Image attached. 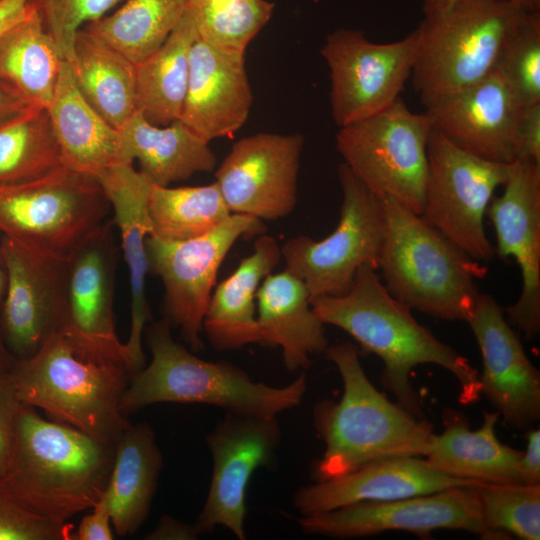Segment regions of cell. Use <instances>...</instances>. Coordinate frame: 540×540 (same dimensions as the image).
Masks as SVG:
<instances>
[{
    "instance_id": "1",
    "label": "cell",
    "mask_w": 540,
    "mask_h": 540,
    "mask_svg": "<svg viewBox=\"0 0 540 540\" xmlns=\"http://www.w3.org/2000/svg\"><path fill=\"white\" fill-rule=\"evenodd\" d=\"M311 306L324 325L346 331L359 350L382 360L383 387L412 415L425 418L421 399L410 381L412 370L421 364L449 371L458 382L460 403L479 400L478 370L420 324L411 309L388 291L376 269L361 266L347 292L315 297Z\"/></svg>"
},
{
    "instance_id": "2",
    "label": "cell",
    "mask_w": 540,
    "mask_h": 540,
    "mask_svg": "<svg viewBox=\"0 0 540 540\" xmlns=\"http://www.w3.org/2000/svg\"><path fill=\"white\" fill-rule=\"evenodd\" d=\"M115 445L43 418L23 405L0 489L57 522L91 509L104 495Z\"/></svg>"
},
{
    "instance_id": "3",
    "label": "cell",
    "mask_w": 540,
    "mask_h": 540,
    "mask_svg": "<svg viewBox=\"0 0 540 540\" xmlns=\"http://www.w3.org/2000/svg\"><path fill=\"white\" fill-rule=\"evenodd\" d=\"M325 354L340 373L343 393L338 402L323 400L314 407V426L325 443L314 469L316 481L379 460L423 457L432 424L374 387L361 365L358 346L337 343L329 345Z\"/></svg>"
},
{
    "instance_id": "4",
    "label": "cell",
    "mask_w": 540,
    "mask_h": 540,
    "mask_svg": "<svg viewBox=\"0 0 540 540\" xmlns=\"http://www.w3.org/2000/svg\"><path fill=\"white\" fill-rule=\"evenodd\" d=\"M19 399L49 419L115 445L130 421L121 399L132 372L90 353L59 330L31 357L11 367Z\"/></svg>"
},
{
    "instance_id": "5",
    "label": "cell",
    "mask_w": 540,
    "mask_h": 540,
    "mask_svg": "<svg viewBox=\"0 0 540 540\" xmlns=\"http://www.w3.org/2000/svg\"><path fill=\"white\" fill-rule=\"evenodd\" d=\"M171 328L165 318L146 326L144 335L151 361L130 377L121 399L125 415L152 404L171 402L277 416L303 400L307 388L305 375L282 387L255 382L231 363L197 357L173 339Z\"/></svg>"
},
{
    "instance_id": "6",
    "label": "cell",
    "mask_w": 540,
    "mask_h": 540,
    "mask_svg": "<svg viewBox=\"0 0 540 540\" xmlns=\"http://www.w3.org/2000/svg\"><path fill=\"white\" fill-rule=\"evenodd\" d=\"M385 237L378 269L388 291L411 310L467 322L487 268L401 202L383 197Z\"/></svg>"
},
{
    "instance_id": "7",
    "label": "cell",
    "mask_w": 540,
    "mask_h": 540,
    "mask_svg": "<svg viewBox=\"0 0 540 540\" xmlns=\"http://www.w3.org/2000/svg\"><path fill=\"white\" fill-rule=\"evenodd\" d=\"M523 12L510 0H461L424 17L416 32L412 84L425 107L491 73Z\"/></svg>"
},
{
    "instance_id": "8",
    "label": "cell",
    "mask_w": 540,
    "mask_h": 540,
    "mask_svg": "<svg viewBox=\"0 0 540 540\" xmlns=\"http://www.w3.org/2000/svg\"><path fill=\"white\" fill-rule=\"evenodd\" d=\"M431 122L401 98L363 120L340 127L336 148L344 164L374 195L421 214L428 173Z\"/></svg>"
},
{
    "instance_id": "9",
    "label": "cell",
    "mask_w": 540,
    "mask_h": 540,
    "mask_svg": "<svg viewBox=\"0 0 540 540\" xmlns=\"http://www.w3.org/2000/svg\"><path fill=\"white\" fill-rule=\"evenodd\" d=\"M338 178L342 203L334 231L319 241L292 237L281 246L285 269L305 283L311 300L344 294L361 266L379 267L386 228L382 200L344 163L338 168Z\"/></svg>"
},
{
    "instance_id": "10",
    "label": "cell",
    "mask_w": 540,
    "mask_h": 540,
    "mask_svg": "<svg viewBox=\"0 0 540 540\" xmlns=\"http://www.w3.org/2000/svg\"><path fill=\"white\" fill-rule=\"evenodd\" d=\"M110 212L99 182L64 166L32 181L0 185V234L61 254Z\"/></svg>"
},
{
    "instance_id": "11",
    "label": "cell",
    "mask_w": 540,
    "mask_h": 540,
    "mask_svg": "<svg viewBox=\"0 0 540 540\" xmlns=\"http://www.w3.org/2000/svg\"><path fill=\"white\" fill-rule=\"evenodd\" d=\"M428 173L420 216L476 261L494 256L484 217L494 191L509 176L510 164L480 158L431 130Z\"/></svg>"
},
{
    "instance_id": "12",
    "label": "cell",
    "mask_w": 540,
    "mask_h": 540,
    "mask_svg": "<svg viewBox=\"0 0 540 540\" xmlns=\"http://www.w3.org/2000/svg\"><path fill=\"white\" fill-rule=\"evenodd\" d=\"M262 220L231 214L212 231L193 239H146L149 272L164 287V318L179 329L193 352L203 348V319L214 290L217 273L235 242L245 235L262 234Z\"/></svg>"
},
{
    "instance_id": "13",
    "label": "cell",
    "mask_w": 540,
    "mask_h": 540,
    "mask_svg": "<svg viewBox=\"0 0 540 540\" xmlns=\"http://www.w3.org/2000/svg\"><path fill=\"white\" fill-rule=\"evenodd\" d=\"M415 30L400 40L375 43L356 29L326 36L321 55L330 70L332 117L339 126L368 118L393 104L411 77Z\"/></svg>"
},
{
    "instance_id": "14",
    "label": "cell",
    "mask_w": 540,
    "mask_h": 540,
    "mask_svg": "<svg viewBox=\"0 0 540 540\" xmlns=\"http://www.w3.org/2000/svg\"><path fill=\"white\" fill-rule=\"evenodd\" d=\"M0 247L6 272L1 336L14 359H26L63 327L67 254L2 235Z\"/></svg>"
},
{
    "instance_id": "15",
    "label": "cell",
    "mask_w": 540,
    "mask_h": 540,
    "mask_svg": "<svg viewBox=\"0 0 540 540\" xmlns=\"http://www.w3.org/2000/svg\"><path fill=\"white\" fill-rule=\"evenodd\" d=\"M388 501L360 502L298 519L303 532L331 538H357L405 531L431 539L440 529L464 530L493 539L484 525L478 485Z\"/></svg>"
},
{
    "instance_id": "16",
    "label": "cell",
    "mask_w": 540,
    "mask_h": 540,
    "mask_svg": "<svg viewBox=\"0 0 540 540\" xmlns=\"http://www.w3.org/2000/svg\"><path fill=\"white\" fill-rule=\"evenodd\" d=\"M113 230V220H106L67 254L61 330L90 353L129 368L126 346L118 338L114 321L119 248Z\"/></svg>"
},
{
    "instance_id": "17",
    "label": "cell",
    "mask_w": 540,
    "mask_h": 540,
    "mask_svg": "<svg viewBox=\"0 0 540 540\" xmlns=\"http://www.w3.org/2000/svg\"><path fill=\"white\" fill-rule=\"evenodd\" d=\"M277 416L226 412L207 435L212 477L195 523L200 534L222 526L244 540L246 490L254 471L269 464L280 441Z\"/></svg>"
},
{
    "instance_id": "18",
    "label": "cell",
    "mask_w": 540,
    "mask_h": 540,
    "mask_svg": "<svg viewBox=\"0 0 540 540\" xmlns=\"http://www.w3.org/2000/svg\"><path fill=\"white\" fill-rule=\"evenodd\" d=\"M304 138L301 134L260 132L235 142L215 171L232 214L277 220L297 202V182Z\"/></svg>"
},
{
    "instance_id": "19",
    "label": "cell",
    "mask_w": 540,
    "mask_h": 540,
    "mask_svg": "<svg viewBox=\"0 0 540 540\" xmlns=\"http://www.w3.org/2000/svg\"><path fill=\"white\" fill-rule=\"evenodd\" d=\"M500 196L492 197L486 215L494 227V254L517 263L522 286L505 310L508 322L527 339L540 332V164L516 159Z\"/></svg>"
},
{
    "instance_id": "20",
    "label": "cell",
    "mask_w": 540,
    "mask_h": 540,
    "mask_svg": "<svg viewBox=\"0 0 540 540\" xmlns=\"http://www.w3.org/2000/svg\"><path fill=\"white\" fill-rule=\"evenodd\" d=\"M467 323L476 338L483 369L481 395L508 426L527 431L540 418V372L532 364L504 310L479 293Z\"/></svg>"
},
{
    "instance_id": "21",
    "label": "cell",
    "mask_w": 540,
    "mask_h": 540,
    "mask_svg": "<svg viewBox=\"0 0 540 540\" xmlns=\"http://www.w3.org/2000/svg\"><path fill=\"white\" fill-rule=\"evenodd\" d=\"M253 97L245 51L209 44L197 37L180 120L206 142L232 136L246 122Z\"/></svg>"
},
{
    "instance_id": "22",
    "label": "cell",
    "mask_w": 540,
    "mask_h": 540,
    "mask_svg": "<svg viewBox=\"0 0 540 540\" xmlns=\"http://www.w3.org/2000/svg\"><path fill=\"white\" fill-rule=\"evenodd\" d=\"M514 100L498 71L426 107L432 129L461 149L501 163L516 160Z\"/></svg>"
},
{
    "instance_id": "23",
    "label": "cell",
    "mask_w": 540,
    "mask_h": 540,
    "mask_svg": "<svg viewBox=\"0 0 540 540\" xmlns=\"http://www.w3.org/2000/svg\"><path fill=\"white\" fill-rule=\"evenodd\" d=\"M477 483L443 475L423 457L389 458L301 487L294 495V506L302 516L313 515L360 502L395 500Z\"/></svg>"
},
{
    "instance_id": "24",
    "label": "cell",
    "mask_w": 540,
    "mask_h": 540,
    "mask_svg": "<svg viewBox=\"0 0 540 540\" xmlns=\"http://www.w3.org/2000/svg\"><path fill=\"white\" fill-rule=\"evenodd\" d=\"M113 211L123 255L129 270L131 290V326L125 342L129 368L135 373L145 366L142 337L152 321L146 296V276L149 264L146 239L152 234L148 213L150 182L132 165L111 169L99 181Z\"/></svg>"
},
{
    "instance_id": "25",
    "label": "cell",
    "mask_w": 540,
    "mask_h": 540,
    "mask_svg": "<svg viewBox=\"0 0 540 540\" xmlns=\"http://www.w3.org/2000/svg\"><path fill=\"white\" fill-rule=\"evenodd\" d=\"M498 412H483L480 428L471 430L466 416L452 408L442 414V433L431 434L423 458L451 478L487 484H522V451L496 436Z\"/></svg>"
},
{
    "instance_id": "26",
    "label": "cell",
    "mask_w": 540,
    "mask_h": 540,
    "mask_svg": "<svg viewBox=\"0 0 540 540\" xmlns=\"http://www.w3.org/2000/svg\"><path fill=\"white\" fill-rule=\"evenodd\" d=\"M47 111L64 167L99 181L115 167L132 165L124 159L119 130L82 96L67 61Z\"/></svg>"
},
{
    "instance_id": "27",
    "label": "cell",
    "mask_w": 540,
    "mask_h": 540,
    "mask_svg": "<svg viewBox=\"0 0 540 540\" xmlns=\"http://www.w3.org/2000/svg\"><path fill=\"white\" fill-rule=\"evenodd\" d=\"M261 345L280 346L285 367L307 369L311 356L325 353L324 324L311 306L305 283L284 269L267 275L256 294Z\"/></svg>"
},
{
    "instance_id": "28",
    "label": "cell",
    "mask_w": 540,
    "mask_h": 540,
    "mask_svg": "<svg viewBox=\"0 0 540 540\" xmlns=\"http://www.w3.org/2000/svg\"><path fill=\"white\" fill-rule=\"evenodd\" d=\"M280 259L281 247L277 241L261 234L254 242L253 252L215 287L204 315L203 331L216 350L261 344L256 294Z\"/></svg>"
},
{
    "instance_id": "29",
    "label": "cell",
    "mask_w": 540,
    "mask_h": 540,
    "mask_svg": "<svg viewBox=\"0 0 540 540\" xmlns=\"http://www.w3.org/2000/svg\"><path fill=\"white\" fill-rule=\"evenodd\" d=\"M119 132L126 163L137 160L151 184L166 187L216 167L209 143L180 120L158 126L136 111Z\"/></svg>"
},
{
    "instance_id": "30",
    "label": "cell",
    "mask_w": 540,
    "mask_h": 540,
    "mask_svg": "<svg viewBox=\"0 0 540 540\" xmlns=\"http://www.w3.org/2000/svg\"><path fill=\"white\" fill-rule=\"evenodd\" d=\"M163 467L155 433L130 423L115 443L114 461L103 495L118 536L137 532L146 520Z\"/></svg>"
},
{
    "instance_id": "31",
    "label": "cell",
    "mask_w": 540,
    "mask_h": 540,
    "mask_svg": "<svg viewBox=\"0 0 540 540\" xmlns=\"http://www.w3.org/2000/svg\"><path fill=\"white\" fill-rule=\"evenodd\" d=\"M64 61L33 0L0 34V86L28 107H48Z\"/></svg>"
},
{
    "instance_id": "32",
    "label": "cell",
    "mask_w": 540,
    "mask_h": 540,
    "mask_svg": "<svg viewBox=\"0 0 540 540\" xmlns=\"http://www.w3.org/2000/svg\"><path fill=\"white\" fill-rule=\"evenodd\" d=\"M69 65L82 96L120 130L137 111L136 64L82 28L76 34Z\"/></svg>"
},
{
    "instance_id": "33",
    "label": "cell",
    "mask_w": 540,
    "mask_h": 540,
    "mask_svg": "<svg viewBox=\"0 0 540 540\" xmlns=\"http://www.w3.org/2000/svg\"><path fill=\"white\" fill-rule=\"evenodd\" d=\"M196 39L194 22L185 11L163 45L136 65V109L150 123L166 126L180 118Z\"/></svg>"
},
{
    "instance_id": "34",
    "label": "cell",
    "mask_w": 540,
    "mask_h": 540,
    "mask_svg": "<svg viewBox=\"0 0 540 540\" xmlns=\"http://www.w3.org/2000/svg\"><path fill=\"white\" fill-rule=\"evenodd\" d=\"M187 0H126L113 13L85 25L134 64L167 40L180 23Z\"/></svg>"
},
{
    "instance_id": "35",
    "label": "cell",
    "mask_w": 540,
    "mask_h": 540,
    "mask_svg": "<svg viewBox=\"0 0 540 540\" xmlns=\"http://www.w3.org/2000/svg\"><path fill=\"white\" fill-rule=\"evenodd\" d=\"M148 213L151 235L169 241L200 237L232 214L215 181L175 188L150 183Z\"/></svg>"
},
{
    "instance_id": "36",
    "label": "cell",
    "mask_w": 540,
    "mask_h": 540,
    "mask_svg": "<svg viewBox=\"0 0 540 540\" xmlns=\"http://www.w3.org/2000/svg\"><path fill=\"white\" fill-rule=\"evenodd\" d=\"M61 166L47 108L28 107L0 125V185L32 181Z\"/></svg>"
},
{
    "instance_id": "37",
    "label": "cell",
    "mask_w": 540,
    "mask_h": 540,
    "mask_svg": "<svg viewBox=\"0 0 540 540\" xmlns=\"http://www.w3.org/2000/svg\"><path fill=\"white\" fill-rule=\"evenodd\" d=\"M274 3L267 0H187L197 37L209 44L246 51L269 22Z\"/></svg>"
},
{
    "instance_id": "38",
    "label": "cell",
    "mask_w": 540,
    "mask_h": 540,
    "mask_svg": "<svg viewBox=\"0 0 540 540\" xmlns=\"http://www.w3.org/2000/svg\"><path fill=\"white\" fill-rule=\"evenodd\" d=\"M495 69L518 109L540 103V12L520 14Z\"/></svg>"
},
{
    "instance_id": "39",
    "label": "cell",
    "mask_w": 540,
    "mask_h": 540,
    "mask_svg": "<svg viewBox=\"0 0 540 540\" xmlns=\"http://www.w3.org/2000/svg\"><path fill=\"white\" fill-rule=\"evenodd\" d=\"M483 522L495 539H540V485H478Z\"/></svg>"
},
{
    "instance_id": "40",
    "label": "cell",
    "mask_w": 540,
    "mask_h": 540,
    "mask_svg": "<svg viewBox=\"0 0 540 540\" xmlns=\"http://www.w3.org/2000/svg\"><path fill=\"white\" fill-rule=\"evenodd\" d=\"M44 25L54 39L63 58L73 60L77 32L114 8L122 0H33Z\"/></svg>"
},
{
    "instance_id": "41",
    "label": "cell",
    "mask_w": 540,
    "mask_h": 540,
    "mask_svg": "<svg viewBox=\"0 0 540 540\" xmlns=\"http://www.w3.org/2000/svg\"><path fill=\"white\" fill-rule=\"evenodd\" d=\"M72 525L57 522L0 489V540H71Z\"/></svg>"
},
{
    "instance_id": "42",
    "label": "cell",
    "mask_w": 540,
    "mask_h": 540,
    "mask_svg": "<svg viewBox=\"0 0 540 540\" xmlns=\"http://www.w3.org/2000/svg\"><path fill=\"white\" fill-rule=\"evenodd\" d=\"M23 405L11 369L0 367V477L6 471L13 453L17 422Z\"/></svg>"
},
{
    "instance_id": "43",
    "label": "cell",
    "mask_w": 540,
    "mask_h": 540,
    "mask_svg": "<svg viewBox=\"0 0 540 540\" xmlns=\"http://www.w3.org/2000/svg\"><path fill=\"white\" fill-rule=\"evenodd\" d=\"M514 141L516 159L540 164V103L518 110Z\"/></svg>"
},
{
    "instance_id": "44",
    "label": "cell",
    "mask_w": 540,
    "mask_h": 540,
    "mask_svg": "<svg viewBox=\"0 0 540 540\" xmlns=\"http://www.w3.org/2000/svg\"><path fill=\"white\" fill-rule=\"evenodd\" d=\"M112 522L106 500L102 498L91 508L73 532V540H112Z\"/></svg>"
},
{
    "instance_id": "45",
    "label": "cell",
    "mask_w": 540,
    "mask_h": 540,
    "mask_svg": "<svg viewBox=\"0 0 540 540\" xmlns=\"http://www.w3.org/2000/svg\"><path fill=\"white\" fill-rule=\"evenodd\" d=\"M520 476L522 484L540 485V431L531 429L526 433V449L520 458Z\"/></svg>"
},
{
    "instance_id": "46",
    "label": "cell",
    "mask_w": 540,
    "mask_h": 540,
    "mask_svg": "<svg viewBox=\"0 0 540 540\" xmlns=\"http://www.w3.org/2000/svg\"><path fill=\"white\" fill-rule=\"evenodd\" d=\"M201 535L195 524L189 525L168 515L160 518L154 530L146 535L147 540H193Z\"/></svg>"
},
{
    "instance_id": "47",
    "label": "cell",
    "mask_w": 540,
    "mask_h": 540,
    "mask_svg": "<svg viewBox=\"0 0 540 540\" xmlns=\"http://www.w3.org/2000/svg\"><path fill=\"white\" fill-rule=\"evenodd\" d=\"M31 1L4 0L0 3V34L26 15Z\"/></svg>"
},
{
    "instance_id": "48",
    "label": "cell",
    "mask_w": 540,
    "mask_h": 540,
    "mask_svg": "<svg viewBox=\"0 0 540 540\" xmlns=\"http://www.w3.org/2000/svg\"><path fill=\"white\" fill-rule=\"evenodd\" d=\"M28 106L9 94L0 86V125L17 116Z\"/></svg>"
},
{
    "instance_id": "49",
    "label": "cell",
    "mask_w": 540,
    "mask_h": 540,
    "mask_svg": "<svg viewBox=\"0 0 540 540\" xmlns=\"http://www.w3.org/2000/svg\"><path fill=\"white\" fill-rule=\"evenodd\" d=\"M0 238H1V234H0ZM5 287H6V272H5V267H4L1 247H0V313H1L2 302L4 299ZM14 360L15 359L7 351L3 343L1 330H0V367L11 369Z\"/></svg>"
},
{
    "instance_id": "50",
    "label": "cell",
    "mask_w": 540,
    "mask_h": 540,
    "mask_svg": "<svg viewBox=\"0 0 540 540\" xmlns=\"http://www.w3.org/2000/svg\"><path fill=\"white\" fill-rule=\"evenodd\" d=\"M459 1L461 0H421L424 17L443 13Z\"/></svg>"
},
{
    "instance_id": "51",
    "label": "cell",
    "mask_w": 540,
    "mask_h": 540,
    "mask_svg": "<svg viewBox=\"0 0 540 540\" xmlns=\"http://www.w3.org/2000/svg\"><path fill=\"white\" fill-rule=\"evenodd\" d=\"M515 6L526 12H540V0H510Z\"/></svg>"
},
{
    "instance_id": "52",
    "label": "cell",
    "mask_w": 540,
    "mask_h": 540,
    "mask_svg": "<svg viewBox=\"0 0 540 540\" xmlns=\"http://www.w3.org/2000/svg\"><path fill=\"white\" fill-rule=\"evenodd\" d=\"M2 1H4V0H0V3H1Z\"/></svg>"
}]
</instances>
